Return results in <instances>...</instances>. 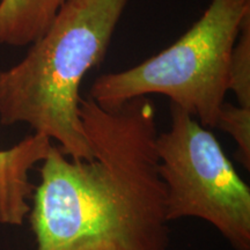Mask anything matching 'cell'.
<instances>
[{
	"mask_svg": "<svg viewBox=\"0 0 250 250\" xmlns=\"http://www.w3.org/2000/svg\"><path fill=\"white\" fill-rule=\"evenodd\" d=\"M79 115L93 158L51 145L41 162L27 218L36 250H168L154 103L143 96L105 110L88 96Z\"/></svg>",
	"mask_w": 250,
	"mask_h": 250,
	"instance_id": "cell-1",
	"label": "cell"
},
{
	"mask_svg": "<svg viewBox=\"0 0 250 250\" xmlns=\"http://www.w3.org/2000/svg\"><path fill=\"white\" fill-rule=\"evenodd\" d=\"M130 1L66 0L26 56L0 70V124H27L68 158L92 159L79 115L80 86L104 59Z\"/></svg>",
	"mask_w": 250,
	"mask_h": 250,
	"instance_id": "cell-2",
	"label": "cell"
},
{
	"mask_svg": "<svg viewBox=\"0 0 250 250\" xmlns=\"http://www.w3.org/2000/svg\"><path fill=\"white\" fill-rule=\"evenodd\" d=\"M250 0H211L176 42L145 62L100 76L89 98L105 110L159 94L205 127H214L228 92V68Z\"/></svg>",
	"mask_w": 250,
	"mask_h": 250,
	"instance_id": "cell-3",
	"label": "cell"
},
{
	"mask_svg": "<svg viewBox=\"0 0 250 250\" xmlns=\"http://www.w3.org/2000/svg\"><path fill=\"white\" fill-rule=\"evenodd\" d=\"M156 152L168 221L202 219L234 250H250V189L214 134L170 103V127L158 134Z\"/></svg>",
	"mask_w": 250,
	"mask_h": 250,
	"instance_id": "cell-4",
	"label": "cell"
},
{
	"mask_svg": "<svg viewBox=\"0 0 250 250\" xmlns=\"http://www.w3.org/2000/svg\"><path fill=\"white\" fill-rule=\"evenodd\" d=\"M52 143L31 133L18 144L0 149V224L20 227L28 218L35 186L30 171L45 159Z\"/></svg>",
	"mask_w": 250,
	"mask_h": 250,
	"instance_id": "cell-5",
	"label": "cell"
},
{
	"mask_svg": "<svg viewBox=\"0 0 250 250\" xmlns=\"http://www.w3.org/2000/svg\"><path fill=\"white\" fill-rule=\"evenodd\" d=\"M66 0H0V45H30L45 33Z\"/></svg>",
	"mask_w": 250,
	"mask_h": 250,
	"instance_id": "cell-6",
	"label": "cell"
},
{
	"mask_svg": "<svg viewBox=\"0 0 250 250\" xmlns=\"http://www.w3.org/2000/svg\"><path fill=\"white\" fill-rule=\"evenodd\" d=\"M233 92L237 104L250 108V15L243 21L233 46L228 68V92Z\"/></svg>",
	"mask_w": 250,
	"mask_h": 250,
	"instance_id": "cell-7",
	"label": "cell"
},
{
	"mask_svg": "<svg viewBox=\"0 0 250 250\" xmlns=\"http://www.w3.org/2000/svg\"><path fill=\"white\" fill-rule=\"evenodd\" d=\"M227 132L237 145V158L250 169V108L225 101L219 111L215 126Z\"/></svg>",
	"mask_w": 250,
	"mask_h": 250,
	"instance_id": "cell-8",
	"label": "cell"
}]
</instances>
